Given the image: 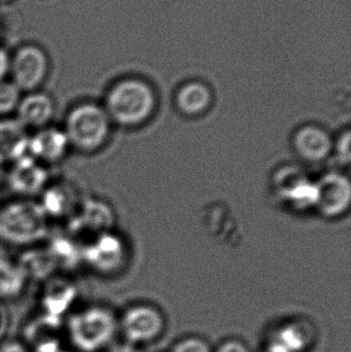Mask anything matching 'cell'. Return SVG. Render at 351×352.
Wrapping results in <instances>:
<instances>
[{
  "instance_id": "5",
  "label": "cell",
  "mask_w": 351,
  "mask_h": 352,
  "mask_svg": "<svg viewBox=\"0 0 351 352\" xmlns=\"http://www.w3.org/2000/svg\"><path fill=\"white\" fill-rule=\"evenodd\" d=\"M49 72V56L38 45L25 43L10 55L8 76L22 93L41 90Z\"/></svg>"
},
{
  "instance_id": "7",
  "label": "cell",
  "mask_w": 351,
  "mask_h": 352,
  "mask_svg": "<svg viewBox=\"0 0 351 352\" xmlns=\"http://www.w3.org/2000/svg\"><path fill=\"white\" fill-rule=\"evenodd\" d=\"M119 320V331L131 344L150 342L163 330L160 312L150 306H133L124 312Z\"/></svg>"
},
{
  "instance_id": "24",
  "label": "cell",
  "mask_w": 351,
  "mask_h": 352,
  "mask_svg": "<svg viewBox=\"0 0 351 352\" xmlns=\"http://www.w3.org/2000/svg\"><path fill=\"white\" fill-rule=\"evenodd\" d=\"M350 132H346V135L342 136V138H340L337 146V152L338 155H339L340 160H341V162H350Z\"/></svg>"
},
{
  "instance_id": "14",
  "label": "cell",
  "mask_w": 351,
  "mask_h": 352,
  "mask_svg": "<svg viewBox=\"0 0 351 352\" xmlns=\"http://www.w3.org/2000/svg\"><path fill=\"white\" fill-rule=\"evenodd\" d=\"M29 134L16 119H0V165L16 162L27 155Z\"/></svg>"
},
{
  "instance_id": "23",
  "label": "cell",
  "mask_w": 351,
  "mask_h": 352,
  "mask_svg": "<svg viewBox=\"0 0 351 352\" xmlns=\"http://www.w3.org/2000/svg\"><path fill=\"white\" fill-rule=\"evenodd\" d=\"M0 352H31L25 341L8 339L0 343Z\"/></svg>"
},
{
  "instance_id": "26",
  "label": "cell",
  "mask_w": 351,
  "mask_h": 352,
  "mask_svg": "<svg viewBox=\"0 0 351 352\" xmlns=\"http://www.w3.org/2000/svg\"><path fill=\"white\" fill-rule=\"evenodd\" d=\"M216 352H249V349L239 341L232 340L220 345Z\"/></svg>"
},
{
  "instance_id": "21",
  "label": "cell",
  "mask_w": 351,
  "mask_h": 352,
  "mask_svg": "<svg viewBox=\"0 0 351 352\" xmlns=\"http://www.w3.org/2000/svg\"><path fill=\"white\" fill-rule=\"evenodd\" d=\"M22 95L20 89L12 80L0 82V119H6L16 113Z\"/></svg>"
},
{
  "instance_id": "13",
  "label": "cell",
  "mask_w": 351,
  "mask_h": 352,
  "mask_svg": "<svg viewBox=\"0 0 351 352\" xmlns=\"http://www.w3.org/2000/svg\"><path fill=\"white\" fill-rule=\"evenodd\" d=\"M293 146L303 160L321 162L331 154L334 142L323 128L307 125L297 130L293 138Z\"/></svg>"
},
{
  "instance_id": "17",
  "label": "cell",
  "mask_w": 351,
  "mask_h": 352,
  "mask_svg": "<svg viewBox=\"0 0 351 352\" xmlns=\"http://www.w3.org/2000/svg\"><path fill=\"white\" fill-rule=\"evenodd\" d=\"M82 219L84 229L94 232L95 236L113 231L115 214L106 203L100 200L87 201L82 207Z\"/></svg>"
},
{
  "instance_id": "18",
  "label": "cell",
  "mask_w": 351,
  "mask_h": 352,
  "mask_svg": "<svg viewBox=\"0 0 351 352\" xmlns=\"http://www.w3.org/2000/svg\"><path fill=\"white\" fill-rule=\"evenodd\" d=\"M41 194L43 202L39 205L47 217H63L74 206V194L70 186L65 184H47Z\"/></svg>"
},
{
  "instance_id": "11",
  "label": "cell",
  "mask_w": 351,
  "mask_h": 352,
  "mask_svg": "<svg viewBox=\"0 0 351 352\" xmlns=\"http://www.w3.org/2000/svg\"><path fill=\"white\" fill-rule=\"evenodd\" d=\"M55 113L53 97L41 90L33 91L22 95L14 119L27 131H36L52 125Z\"/></svg>"
},
{
  "instance_id": "20",
  "label": "cell",
  "mask_w": 351,
  "mask_h": 352,
  "mask_svg": "<svg viewBox=\"0 0 351 352\" xmlns=\"http://www.w3.org/2000/svg\"><path fill=\"white\" fill-rule=\"evenodd\" d=\"M26 272L22 267L0 265V299L10 300L18 297L25 287Z\"/></svg>"
},
{
  "instance_id": "19",
  "label": "cell",
  "mask_w": 351,
  "mask_h": 352,
  "mask_svg": "<svg viewBox=\"0 0 351 352\" xmlns=\"http://www.w3.org/2000/svg\"><path fill=\"white\" fill-rule=\"evenodd\" d=\"M74 291L69 285H55L49 287L43 299V314L61 318L73 301Z\"/></svg>"
},
{
  "instance_id": "22",
  "label": "cell",
  "mask_w": 351,
  "mask_h": 352,
  "mask_svg": "<svg viewBox=\"0 0 351 352\" xmlns=\"http://www.w3.org/2000/svg\"><path fill=\"white\" fill-rule=\"evenodd\" d=\"M172 352H210V349L201 339L188 338L177 343Z\"/></svg>"
},
{
  "instance_id": "25",
  "label": "cell",
  "mask_w": 351,
  "mask_h": 352,
  "mask_svg": "<svg viewBox=\"0 0 351 352\" xmlns=\"http://www.w3.org/2000/svg\"><path fill=\"white\" fill-rule=\"evenodd\" d=\"M10 55L4 47H0V82L6 80L10 74Z\"/></svg>"
},
{
  "instance_id": "28",
  "label": "cell",
  "mask_w": 351,
  "mask_h": 352,
  "mask_svg": "<svg viewBox=\"0 0 351 352\" xmlns=\"http://www.w3.org/2000/svg\"><path fill=\"white\" fill-rule=\"evenodd\" d=\"M262 352H288L286 349H282L280 345L276 344L275 342H271L265 349Z\"/></svg>"
},
{
  "instance_id": "9",
  "label": "cell",
  "mask_w": 351,
  "mask_h": 352,
  "mask_svg": "<svg viewBox=\"0 0 351 352\" xmlns=\"http://www.w3.org/2000/svg\"><path fill=\"white\" fill-rule=\"evenodd\" d=\"M317 197L315 208L325 217L333 219L344 214L350 208L351 186L346 175L328 173L317 182Z\"/></svg>"
},
{
  "instance_id": "1",
  "label": "cell",
  "mask_w": 351,
  "mask_h": 352,
  "mask_svg": "<svg viewBox=\"0 0 351 352\" xmlns=\"http://www.w3.org/2000/svg\"><path fill=\"white\" fill-rule=\"evenodd\" d=\"M157 105L152 87L139 78H124L107 90L103 100L107 116L113 125L134 128L146 123Z\"/></svg>"
},
{
  "instance_id": "8",
  "label": "cell",
  "mask_w": 351,
  "mask_h": 352,
  "mask_svg": "<svg viewBox=\"0 0 351 352\" xmlns=\"http://www.w3.org/2000/svg\"><path fill=\"white\" fill-rule=\"evenodd\" d=\"M70 151L69 142L62 127L49 125L29 135L27 155L45 166L61 162Z\"/></svg>"
},
{
  "instance_id": "10",
  "label": "cell",
  "mask_w": 351,
  "mask_h": 352,
  "mask_svg": "<svg viewBox=\"0 0 351 352\" xmlns=\"http://www.w3.org/2000/svg\"><path fill=\"white\" fill-rule=\"evenodd\" d=\"M49 184V175L45 165L28 155L12 163L8 175V186L12 192L26 199L41 194Z\"/></svg>"
},
{
  "instance_id": "27",
  "label": "cell",
  "mask_w": 351,
  "mask_h": 352,
  "mask_svg": "<svg viewBox=\"0 0 351 352\" xmlns=\"http://www.w3.org/2000/svg\"><path fill=\"white\" fill-rule=\"evenodd\" d=\"M105 352H140L136 349L135 345L128 343L127 341L123 343H111Z\"/></svg>"
},
{
  "instance_id": "3",
  "label": "cell",
  "mask_w": 351,
  "mask_h": 352,
  "mask_svg": "<svg viewBox=\"0 0 351 352\" xmlns=\"http://www.w3.org/2000/svg\"><path fill=\"white\" fill-rule=\"evenodd\" d=\"M63 130L71 150L80 154H96L111 138L113 123L102 104L84 101L66 113Z\"/></svg>"
},
{
  "instance_id": "6",
  "label": "cell",
  "mask_w": 351,
  "mask_h": 352,
  "mask_svg": "<svg viewBox=\"0 0 351 352\" xmlns=\"http://www.w3.org/2000/svg\"><path fill=\"white\" fill-rule=\"evenodd\" d=\"M87 266L97 274L111 276L121 272L128 262L125 240L113 231L94 236L82 252Z\"/></svg>"
},
{
  "instance_id": "16",
  "label": "cell",
  "mask_w": 351,
  "mask_h": 352,
  "mask_svg": "<svg viewBox=\"0 0 351 352\" xmlns=\"http://www.w3.org/2000/svg\"><path fill=\"white\" fill-rule=\"evenodd\" d=\"M313 338L310 324L304 320H295L278 329L272 342L280 345L288 352H301L309 346Z\"/></svg>"
},
{
  "instance_id": "29",
  "label": "cell",
  "mask_w": 351,
  "mask_h": 352,
  "mask_svg": "<svg viewBox=\"0 0 351 352\" xmlns=\"http://www.w3.org/2000/svg\"><path fill=\"white\" fill-rule=\"evenodd\" d=\"M12 1V0H0V2H2V3H6V2Z\"/></svg>"
},
{
  "instance_id": "2",
  "label": "cell",
  "mask_w": 351,
  "mask_h": 352,
  "mask_svg": "<svg viewBox=\"0 0 351 352\" xmlns=\"http://www.w3.org/2000/svg\"><path fill=\"white\" fill-rule=\"evenodd\" d=\"M64 330L76 351L99 352L113 343L119 332V320L106 306L92 304L70 312Z\"/></svg>"
},
{
  "instance_id": "12",
  "label": "cell",
  "mask_w": 351,
  "mask_h": 352,
  "mask_svg": "<svg viewBox=\"0 0 351 352\" xmlns=\"http://www.w3.org/2000/svg\"><path fill=\"white\" fill-rule=\"evenodd\" d=\"M276 190L278 195L294 208H315L317 182H313L295 168H286L278 173Z\"/></svg>"
},
{
  "instance_id": "4",
  "label": "cell",
  "mask_w": 351,
  "mask_h": 352,
  "mask_svg": "<svg viewBox=\"0 0 351 352\" xmlns=\"http://www.w3.org/2000/svg\"><path fill=\"white\" fill-rule=\"evenodd\" d=\"M47 215L38 203L16 201L0 209V239L12 245H30L47 233Z\"/></svg>"
},
{
  "instance_id": "15",
  "label": "cell",
  "mask_w": 351,
  "mask_h": 352,
  "mask_svg": "<svg viewBox=\"0 0 351 352\" xmlns=\"http://www.w3.org/2000/svg\"><path fill=\"white\" fill-rule=\"evenodd\" d=\"M175 103L177 109L185 115H201L212 105V92L204 82L192 80L179 87L175 95Z\"/></svg>"
}]
</instances>
